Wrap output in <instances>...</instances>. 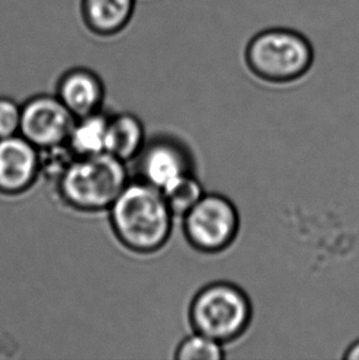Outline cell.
Masks as SVG:
<instances>
[{
    "mask_svg": "<svg viewBox=\"0 0 359 360\" xmlns=\"http://www.w3.org/2000/svg\"><path fill=\"white\" fill-rule=\"evenodd\" d=\"M107 212L112 233L131 252L153 255L170 240L175 217L160 190L144 181L130 180Z\"/></svg>",
    "mask_w": 359,
    "mask_h": 360,
    "instance_id": "6da1fadb",
    "label": "cell"
},
{
    "mask_svg": "<svg viewBox=\"0 0 359 360\" xmlns=\"http://www.w3.org/2000/svg\"><path fill=\"white\" fill-rule=\"evenodd\" d=\"M130 180L126 162L101 153L75 158L54 190L69 210L101 213L110 210Z\"/></svg>",
    "mask_w": 359,
    "mask_h": 360,
    "instance_id": "7a4b0ae2",
    "label": "cell"
},
{
    "mask_svg": "<svg viewBox=\"0 0 359 360\" xmlns=\"http://www.w3.org/2000/svg\"><path fill=\"white\" fill-rule=\"evenodd\" d=\"M244 58L250 73L265 83L289 84L309 73L315 52L296 30L271 27L248 41Z\"/></svg>",
    "mask_w": 359,
    "mask_h": 360,
    "instance_id": "3957f363",
    "label": "cell"
},
{
    "mask_svg": "<svg viewBox=\"0 0 359 360\" xmlns=\"http://www.w3.org/2000/svg\"><path fill=\"white\" fill-rule=\"evenodd\" d=\"M251 320V300L234 283H209L194 294L189 304V321L192 330L224 346L243 336Z\"/></svg>",
    "mask_w": 359,
    "mask_h": 360,
    "instance_id": "277c9868",
    "label": "cell"
},
{
    "mask_svg": "<svg viewBox=\"0 0 359 360\" xmlns=\"http://www.w3.org/2000/svg\"><path fill=\"white\" fill-rule=\"evenodd\" d=\"M239 229L237 207L219 193H206L182 218L184 238L199 252H223L233 245Z\"/></svg>",
    "mask_w": 359,
    "mask_h": 360,
    "instance_id": "5b68a950",
    "label": "cell"
},
{
    "mask_svg": "<svg viewBox=\"0 0 359 360\" xmlns=\"http://www.w3.org/2000/svg\"><path fill=\"white\" fill-rule=\"evenodd\" d=\"M75 121L54 94H39L21 105L20 136L39 149L65 144Z\"/></svg>",
    "mask_w": 359,
    "mask_h": 360,
    "instance_id": "8992f818",
    "label": "cell"
},
{
    "mask_svg": "<svg viewBox=\"0 0 359 360\" xmlns=\"http://www.w3.org/2000/svg\"><path fill=\"white\" fill-rule=\"evenodd\" d=\"M138 180L161 190L180 176L194 172L192 156L186 146L171 136H158L146 141V146L137 156Z\"/></svg>",
    "mask_w": 359,
    "mask_h": 360,
    "instance_id": "52a82bcc",
    "label": "cell"
},
{
    "mask_svg": "<svg viewBox=\"0 0 359 360\" xmlns=\"http://www.w3.org/2000/svg\"><path fill=\"white\" fill-rule=\"evenodd\" d=\"M39 180V148L20 134L0 139V195L19 197Z\"/></svg>",
    "mask_w": 359,
    "mask_h": 360,
    "instance_id": "ba28073f",
    "label": "cell"
},
{
    "mask_svg": "<svg viewBox=\"0 0 359 360\" xmlns=\"http://www.w3.org/2000/svg\"><path fill=\"white\" fill-rule=\"evenodd\" d=\"M54 95L74 117L80 118L102 111L106 88L101 77L92 69L73 67L59 77Z\"/></svg>",
    "mask_w": 359,
    "mask_h": 360,
    "instance_id": "9c48e42d",
    "label": "cell"
},
{
    "mask_svg": "<svg viewBox=\"0 0 359 360\" xmlns=\"http://www.w3.org/2000/svg\"><path fill=\"white\" fill-rule=\"evenodd\" d=\"M137 0H79V16L89 34L113 39L131 24Z\"/></svg>",
    "mask_w": 359,
    "mask_h": 360,
    "instance_id": "30bf717a",
    "label": "cell"
},
{
    "mask_svg": "<svg viewBox=\"0 0 359 360\" xmlns=\"http://www.w3.org/2000/svg\"><path fill=\"white\" fill-rule=\"evenodd\" d=\"M146 143V128L137 115L122 112L110 116L106 153L128 164L136 160Z\"/></svg>",
    "mask_w": 359,
    "mask_h": 360,
    "instance_id": "8fae6325",
    "label": "cell"
},
{
    "mask_svg": "<svg viewBox=\"0 0 359 360\" xmlns=\"http://www.w3.org/2000/svg\"><path fill=\"white\" fill-rule=\"evenodd\" d=\"M110 115L99 111L77 118L67 141L75 158L106 153L107 127Z\"/></svg>",
    "mask_w": 359,
    "mask_h": 360,
    "instance_id": "7c38bea8",
    "label": "cell"
},
{
    "mask_svg": "<svg viewBox=\"0 0 359 360\" xmlns=\"http://www.w3.org/2000/svg\"><path fill=\"white\" fill-rule=\"evenodd\" d=\"M166 205L175 218H184L206 195L203 186L194 172L180 176L160 190Z\"/></svg>",
    "mask_w": 359,
    "mask_h": 360,
    "instance_id": "4fadbf2b",
    "label": "cell"
},
{
    "mask_svg": "<svg viewBox=\"0 0 359 360\" xmlns=\"http://www.w3.org/2000/svg\"><path fill=\"white\" fill-rule=\"evenodd\" d=\"M174 358L176 360H223L225 348L220 342L194 331L177 345Z\"/></svg>",
    "mask_w": 359,
    "mask_h": 360,
    "instance_id": "5bb4252c",
    "label": "cell"
},
{
    "mask_svg": "<svg viewBox=\"0 0 359 360\" xmlns=\"http://www.w3.org/2000/svg\"><path fill=\"white\" fill-rule=\"evenodd\" d=\"M39 151V179L47 181L53 187L63 177L72 161L75 159L69 146L65 144L42 148Z\"/></svg>",
    "mask_w": 359,
    "mask_h": 360,
    "instance_id": "9a60e30c",
    "label": "cell"
},
{
    "mask_svg": "<svg viewBox=\"0 0 359 360\" xmlns=\"http://www.w3.org/2000/svg\"><path fill=\"white\" fill-rule=\"evenodd\" d=\"M21 105L9 96H0V139L20 134Z\"/></svg>",
    "mask_w": 359,
    "mask_h": 360,
    "instance_id": "2e32d148",
    "label": "cell"
},
{
    "mask_svg": "<svg viewBox=\"0 0 359 360\" xmlns=\"http://www.w3.org/2000/svg\"><path fill=\"white\" fill-rule=\"evenodd\" d=\"M344 359L346 360H359V340L353 342L344 354Z\"/></svg>",
    "mask_w": 359,
    "mask_h": 360,
    "instance_id": "e0dca14e",
    "label": "cell"
}]
</instances>
